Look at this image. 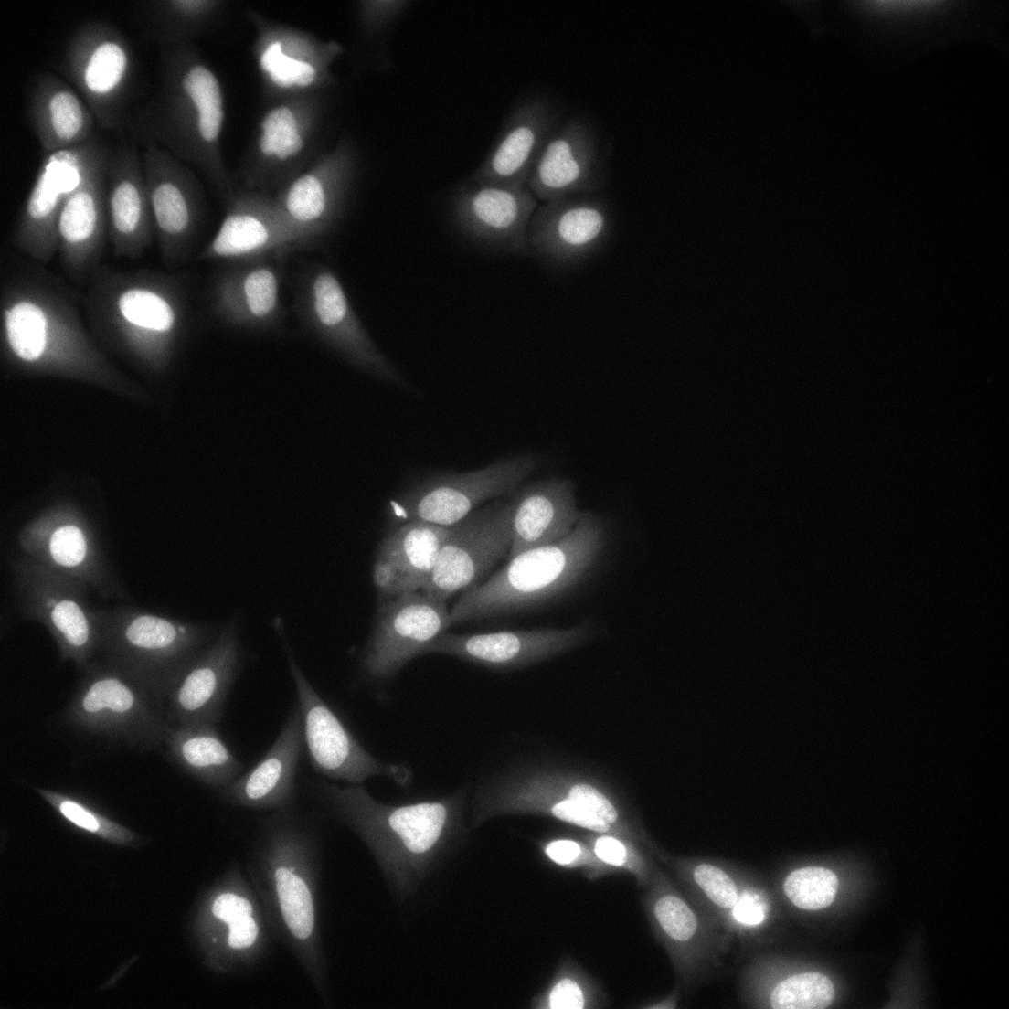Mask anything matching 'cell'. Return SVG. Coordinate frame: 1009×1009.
<instances>
[{
	"label": "cell",
	"instance_id": "cell-1",
	"mask_svg": "<svg viewBox=\"0 0 1009 1009\" xmlns=\"http://www.w3.org/2000/svg\"><path fill=\"white\" fill-rule=\"evenodd\" d=\"M323 809L348 828L371 855L393 900L404 906L462 851L473 831L469 785L401 803L374 797L365 784L313 786Z\"/></svg>",
	"mask_w": 1009,
	"mask_h": 1009
},
{
	"label": "cell",
	"instance_id": "cell-2",
	"mask_svg": "<svg viewBox=\"0 0 1009 1009\" xmlns=\"http://www.w3.org/2000/svg\"><path fill=\"white\" fill-rule=\"evenodd\" d=\"M322 863L319 825L294 807L260 818L245 872L274 939L292 952L330 1008L329 965L319 920Z\"/></svg>",
	"mask_w": 1009,
	"mask_h": 1009
},
{
	"label": "cell",
	"instance_id": "cell-3",
	"mask_svg": "<svg viewBox=\"0 0 1009 1009\" xmlns=\"http://www.w3.org/2000/svg\"><path fill=\"white\" fill-rule=\"evenodd\" d=\"M157 92L133 115L134 131L202 172L225 203L239 190L222 153L225 96L193 44L162 48ZM131 124V125H132Z\"/></svg>",
	"mask_w": 1009,
	"mask_h": 1009
},
{
	"label": "cell",
	"instance_id": "cell-4",
	"mask_svg": "<svg viewBox=\"0 0 1009 1009\" xmlns=\"http://www.w3.org/2000/svg\"><path fill=\"white\" fill-rule=\"evenodd\" d=\"M605 541L603 520L582 513L564 539L510 558L483 583L464 591L450 609L451 626L524 610L565 593L593 568Z\"/></svg>",
	"mask_w": 1009,
	"mask_h": 1009
},
{
	"label": "cell",
	"instance_id": "cell-5",
	"mask_svg": "<svg viewBox=\"0 0 1009 1009\" xmlns=\"http://www.w3.org/2000/svg\"><path fill=\"white\" fill-rule=\"evenodd\" d=\"M185 289L172 273L101 266L86 285L81 303L96 324L126 339L136 351L163 358L186 318Z\"/></svg>",
	"mask_w": 1009,
	"mask_h": 1009
},
{
	"label": "cell",
	"instance_id": "cell-6",
	"mask_svg": "<svg viewBox=\"0 0 1009 1009\" xmlns=\"http://www.w3.org/2000/svg\"><path fill=\"white\" fill-rule=\"evenodd\" d=\"M69 728L110 746L138 752L164 745L171 723L165 707L134 679L93 673L62 712Z\"/></svg>",
	"mask_w": 1009,
	"mask_h": 1009
},
{
	"label": "cell",
	"instance_id": "cell-7",
	"mask_svg": "<svg viewBox=\"0 0 1009 1009\" xmlns=\"http://www.w3.org/2000/svg\"><path fill=\"white\" fill-rule=\"evenodd\" d=\"M199 933L207 965L217 974L251 972L274 939L261 903L240 864L233 863L206 897Z\"/></svg>",
	"mask_w": 1009,
	"mask_h": 1009
},
{
	"label": "cell",
	"instance_id": "cell-8",
	"mask_svg": "<svg viewBox=\"0 0 1009 1009\" xmlns=\"http://www.w3.org/2000/svg\"><path fill=\"white\" fill-rule=\"evenodd\" d=\"M283 648L303 717V738L315 772L334 781L359 785L384 778L409 791L413 770L408 763L391 762L371 753L322 698L297 663L280 625Z\"/></svg>",
	"mask_w": 1009,
	"mask_h": 1009
},
{
	"label": "cell",
	"instance_id": "cell-9",
	"mask_svg": "<svg viewBox=\"0 0 1009 1009\" xmlns=\"http://www.w3.org/2000/svg\"><path fill=\"white\" fill-rule=\"evenodd\" d=\"M324 112L322 94L270 101L239 167L243 188L271 194L312 162Z\"/></svg>",
	"mask_w": 1009,
	"mask_h": 1009
},
{
	"label": "cell",
	"instance_id": "cell-10",
	"mask_svg": "<svg viewBox=\"0 0 1009 1009\" xmlns=\"http://www.w3.org/2000/svg\"><path fill=\"white\" fill-rule=\"evenodd\" d=\"M293 308L302 325L353 366L386 381L399 375L356 314L338 275L310 262L296 275Z\"/></svg>",
	"mask_w": 1009,
	"mask_h": 1009
},
{
	"label": "cell",
	"instance_id": "cell-11",
	"mask_svg": "<svg viewBox=\"0 0 1009 1009\" xmlns=\"http://www.w3.org/2000/svg\"><path fill=\"white\" fill-rule=\"evenodd\" d=\"M247 16L254 28L252 57L269 102L322 94L335 84L332 67L344 53L342 44L271 19L253 8Z\"/></svg>",
	"mask_w": 1009,
	"mask_h": 1009
},
{
	"label": "cell",
	"instance_id": "cell-12",
	"mask_svg": "<svg viewBox=\"0 0 1009 1009\" xmlns=\"http://www.w3.org/2000/svg\"><path fill=\"white\" fill-rule=\"evenodd\" d=\"M451 627L446 601L421 590L380 600L376 622L360 658V671L381 704L386 690L414 658Z\"/></svg>",
	"mask_w": 1009,
	"mask_h": 1009
},
{
	"label": "cell",
	"instance_id": "cell-13",
	"mask_svg": "<svg viewBox=\"0 0 1009 1009\" xmlns=\"http://www.w3.org/2000/svg\"><path fill=\"white\" fill-rule=\"evenodd\" d=\"M534 468L535 460L523 455L473 471L432 475L389 502L388 521L393 527L410 521L455 525L483 503L510 495Z\"/></svg>",
	"mask_w": 1009,
	"mask_h": 1009
},
{
	"label": "cell",
	"instance_id": "cell-14",
	"mask_svg": "<svg viewBox=\"0 0 1009 1009\" xmlns=\"http://www.w3.org/2000/svg\"><path fill=\"white\" fill-rule=\"evenodd\" d=\"M143 166L163 262L177 267L190 256L206 214V197L190 167L151 141H144Z\"/></svg>",
	"mask_w": 1009,
	"mask_h": 1009
},
{
	"label": "cell",
	"instance_id": "cell-15",
	"mask_svg": "<svg viewBox=\"0 0 1009 1009\" xmlns=\"http://www.w3.org/2000/svg\"><path fill=\"white\" fill-rule=\"evenodd\" d=\"M65 68L96 122L106 130L118 128L133 70V52L123 35L104 22L83 24L69 41Z\"/></svg>",
	"mask_w": 1009,
	"mask_h": 1009
},
{
	"label": "cell",
	"instance_id": "cell-16",
	"mask_svg": "<svg viewBox=\"0 0 1009 1009\" xmlns=\"http://www.w3.org/2000/svg\"><path fill=\"white\" fill-rule=\"evenodd\" d=\"M613 225L610 205L595 194L544 201L529 222L526 255L554 270L574 269L604 246Z\"/></svg>",
	"mask_w": 1009,
	"mask_h": 1009
},
{
	"label": "cell",
	"instance_id": "cell-17",
	"mask_svg": "<svg viewBox=\"0 0 1009 1009\" xmlns=\"http://www.w3.org/2000/svg\"><path fill=\"white\" fill-rule=\"evenodd\" d=\"M512 504L494 501L450 526L428 580L420 589L446 601L475 587L506 554L512 541Z\"/></svg>",
	"mask_w": 1009,
	"mask_h": 1009
},
{
	"label": "cell",
	"instance_id": "cell-18",
	"mask_svg": "<svg viewBox=\"0 0 1009 1009\" xmlns=\"http://www.w3.org/2000/svg\"><path fill=\"white\" fill-rule=\"evenodd\" d=\"M101 141L44 155L35 182L10 231L9 247L47 266L58 254V224L61 210L80 185Z\"/></svg>",
	"mask_w": 1009,
	"mask_h": 1009
},
{
	"label": "cell",
	"instance_id": "cell-19",
	"mask_svg": "<svg viewBox=\"0 0 1009 1009\" xmlns=\"http://www.w3.org/2000/svg\"><path fill=\"white\" fill-rule=\"evenodd\" d=\"M356 170V146L350 138H343L273 195L286 218L311 245L339 225Z\"/></svg>",
	"mask_w": 1009,
	"mask_h": 1009
},
{
	"label": "cell",
	"instance_id": "cell-20",
	"mask_svg": "<svg viewBox=\"0 0 1009 1009\" xmlns=\"http://www.w3.org/2000/svg\"><path fill=\"white\" fill-rule=\"evenodd\" d=\"M527 186H504L468 180L450 203V216L462 238L494 253L527 254L526 233L538 206Z\"/></svg>",
	"mask_w": 1009,
	"mask_h": 1009
},
{
	"label": "cell",
	"instance_id": "cell-21",
	"mask_svg": "<svg viewBox=\"0 0 1009 1009\" xmlns=\"http://www.w3.org/2000/svg\"><path fill=\"white\" fill-rule=\"evenodd\" d=\"M242 664L239 627L232 619L170 688L164 703L170 723L218 725Z\"/></svg>",
	"mask_w": 1009,
	"mask_h": 1009
},
{
	"label": "cell",
	"instance_id": "cell-22",
	"mask_svg": "<svg viewBox=\"0 0 1009 1009\" xmlns=\"http://www.w3.org/2000/svg\"><path fill=\"white\" fill-rule=\"evenodd\" d=\"M110 153L100 142L58 218V255L62 270L70 281L82 287L101 267L108 237L106 167Z\"/></svg>",
	"mask_w": 1009,
	"mask_h": 1009
},
{
	"label": "cell",
	"instance_id": "cell-23",
	"mask_svg": "<svg viewBox=\"0 0 1009 1009\" xmlns=\"http://www.w3.org/2000/svg\"><path fill=\"white\" fill-rule=\"evenodd\" d=\"M311 245L284 216L274 196L239 189L226 202L224 218L198 260L234 261Z\"/></svg>",
	"mask_w": 1009,
	"mask_h": 1009
},
{
	"label": "cell",
	"instance_id": "cell-24",
	"mask_svg": "<svg viewBox=\"0 0 1009 1009\" xmlns=\"http://www.w3.org/2000/svg\"><path fill=\"white\" fill-rule=\"evenodd\" d=\"M289 251L228 262L210 287V308L223 323L270 330L284 316L281 297L283 261Z\"/></svg>",
	"mask_w": 1009,
	"mask_h": 1009
},
{
	"label": "cell",
	"instance_id": "cell-25",
	"mask_svg": "<svg viewBox=\"0 0 1009 1009\" xmlns=\"http://www.w3.org/2000/svg\"><path fill=\"white\" fill-rule=\"evenodd\" d=\"M607 171L594 127L572 117L555 129L527 181L542 202L578 194H596L606 184Z\"/></svg>",
	"mask_w": 1009,
	"mask_h": 1009
},
{
	"label": "cell",
	"instance_id": "cell-26",
	"mask_svg": "<svg viewBox=\"0 0 1009 1009\" xmlns=\"http://www.w3.org/2000/svg\"><path fill=\"white\" fill-rule=\"evenodd\" d=\"M558 111L545 96L528 97L508 114L502 133L469 180L504 186H527L550 135L558 127Z\"/></svg>",
	"mask_w": 1009,
	"mask_h": 1009
},
{
	"label": "cell",
	"instance_id": "cell-27",
	"mask_svg": "<svg viewBox=\"0 0 1009 1009\" xmlns=\"http://www.w3.org/2000/svg\"><path fill=\"white\" fill-rule=\"evenodd\" d=\"M108 238L115 257L135 259L151 245L154 225L143 161L131 146L110 153L106 167Z\"/></svg>",
	"mask_w": 1009,
	"mask_h": 1009
},
{
	"label": "cell",
	"instance_id": "cell-28",
	"mask_svg": "<svg viewBox=\"0 0 1009 1009\" xmlns=\"http://www.w3.org/2000/svg\"><path fill=\"white\" fill-rule=\"evenodd\" d=\"M304 745L303 717L296 704L268 751L248 771L219 791L227 803L252 810L295 807L296 776Z\"/></svg>",
	"mask_w": 1009,
	"mask_h": 1009
},
{
	"label": "cell",
	"instance_id": "cell-29",
	"mask_svg": "<svg viewBox=\"0 0 1009 1009\" xmlns=\"http://www.w3.org/2000/svg\"><path fill=\"white\" fill-rule=\"evenodd\" d=\"M450 526L410 521L393 527L383 538L373 567L380 600L422 589Z\"/></svg>",
	"mask_w": 1009,
	"mask_h": 1009
},
{
	"label": "cell",
	"instance_id": "cell-30",
	"mask_svg": "<svg viewBox=\"0 0 1009 1009\" xmlns=\"http://www.w3.org/2000/svg\"><path fill=\"white\" fill-rule=\"evenodd\" d=\"M512 541L509 558L528 549L556 544L581 517L574 487L564 479H549L517 488L510 494Z\"/></svg>",
	"mask_w": 1009,
	"mask_h": 1009
},
{
	"label": "cell",
	"instance_id": "cell-31",
	"mask_svg": "<svg viewBox=\"0 0 1009 1009\" xmlns=\"http://www.w3.org/2000/svg\"><path fill=\"white\" fill-rule=\"evenodd\" d=\"M28 116L44 155L84 144L95 136V118L69 85L50 73L37 77Z\"/></svg>",
	"mask_w": 1009,
	"mask_h": 1009
},
{
	"label": "cell",
	"instance_id": "cell-32",
	"mask_svg": "<svg viewBox=\"0 0 1009 1009\" xmlns=\"http://www.w3.org/2000/svg\"><path fill=\"white\" fill-rule=\"evenodd\" d=\"M585 623L567 630L499 631L458 634L443 632L426 649L473 664L505 666L521 663L542 650L575 641L584 634Z\"/></svg>",
	"mask_w": 1009,
	"mask_h": 1009
},
{
	"label": "cell",
	"instance_id": "cell-33",
	"mask_svg": "<svg viewBox=\"0 0 1009 1009\" xmlns=\"http://www.w3.org/2000/svg\"><path fill=\"white\" fill-rule=\"evenodd\" d=\"M164 746L171 762L218 791L234 781L244 769L220 736L218 725L172 724Z\"/></svg>",
	"mask_w": 1009,
	"mask_h": 1009
},
{
	"label": "cell",
	"instance_id": "cell-34",
	"mask_svg": "<svg viewBox=\"0 0 1009 1009\" xmlns=\"http://www.w3.org/2000/svg\"><path fill=\"white\" fill-rule=\"evenodd\" d=\"M226 11L222 0L151 1L142 7L147 37L163 48L190 45L221 23Z\"/></svg>",
	"mask_w": 1009,
	"mask_h": 1009
},
{
	"label": "cell",
	"instance_id": "cell-35",
	"mask_svg": "<svg viewBox=\"0 0 1009 1009\" xmlns=\"http://www.w3.org/2000/svg\"><path fill=\"white\" fill-rule=\"evenodd\" d=\"M610 1005L600 982L567 954L556 964L548 982L530 999L531 1009H597Z\"/></svg>",
	"mask_w": 1009,
	"mask_h": 1009
},
{
	"label": "cell",
	"instance_id": "cell-36",
	"mask_svg": "<svg viewBox=\"0 0 1009 1009\" xmlns=\"http://www.w3.org/2000/svg\"><path fill=\"white\" fill-rule=\"evenodd\" d=\"M643 897L653 926L673 950L687 944L698 929L697 918L688 903L669 886L662 874Z\"/></svg>",
	"mask_w": 1009,
	"mask_h": 1009
},
{
	"label": "cell",
	"instance_id": "cell-37",
	"mask_svg": "<svg viewBox=\"0 0 1009 1009\" xmlns=\"http://www.w3.org/2000/svg\"><path fill=\"white\" fill-rule=\"evenodd\" d=\"M834 993L828 976L808 972L779 982L770 993V1003L775 1009H823L832 1004Z\"/></svg>",
	"mask_w": 1009,
	"mask_h": 1009
},
{
	"label": "cell",
	"instance_id": "cell-38",
	"mask_svg": "<svg viewBox=\"0 0 1009 1009\" xmlns=\"http://www.w3.org/2000/svg\"><path fill=\"white\" fill-rule=\"evenodd\" d=\"M836 875L822 866H805L791 871L785 878L783 891L787 898L804 910L829 907L836 896Z\"/></svg>",
	"mask_w": 1009,
	"mask_h": 1009
},
{
	"label": "cell",
	"instance_id": "cell-39",
	"mask_svg": "<svg viewBox=\"0 0 1009 1009\" xmlns=\"http://www.w3.org/2000/svg\"><path fill=\"white\" fill-rule=\"evenodd\" d=\"M542 859L549 866L579 872L589 881L617 875L618 872L601 862L590 846L570 838H554L538 844Z\"/></svg>",
	"mask_w": 1009,
	"mask_h": 1009
},
{
	"label": "cell",
	"instance_id": "cell-40",
	"mask_svg": "<svg viewBox=\"0 0 1009 1009\" xmlns=\"http://www.w3.org/2000/svg\"><path fill=\"white\" fill-rule=\"evenodd\" d=\"M37 792L65 819L80 829L117 843H128L134 838L128 829L67 793L47 788H37Z\"/></svg>",
	"mask_w": 1009,
	"mask_h": 1009
},
{
	"label": "cell",
	"instance_id": "cell-41",
	"mask_svg": "<svg viewBox=\"0 0 1009 1009\" xmlns=\"http://www.w3.org/2000/svg\"><path fill=\"white\" fill-rule=\"evenodd\" d=\"M587 839L595 855L618 874H629L636 885L643 887L650 879V865L643 853L631 843L609 833L594 832Z\"/></svg>",
	"mask_w": 1009,
	"mask_h": 1009
},
{
	"label": "cell",
	"instance_id": "cell-42",
	"mask_svg": "<svg viewBox=\"0 0 1009 1009\" xmlns=\"http://www.w3.org/2000/svg\"><path fill=\"white\" fill-rule=\"evenodd\" d=\"M51 619L63 637L67 650L79 661L85 658L90 646V629L87 619L79 605L63 600L54 605Z\"/></svg>",
	"mask_w": 1009,
	"mask_h": 1009
},
{
	"label": "cell",
	"instance_id": "cell-43",
	"mask_svg": "<svg viewBox=\"0 0 1009 1009\" xmlns=\"http://www.w3.org/2000/svg\"><path fill=\"white\" fill-rule=\"evenodd\" d=\"M408 0H361L356 3V21L367 37L382 34L407 10Z\"/></svg>",
	"mask_w": 1009,
	"mask_h": 1009
},
{
	"label": "cell",
	"instance_id": "cell-44",
	"mask_svg": "<svg viewBox=\"0 0 1009 1009\" xmlns=\"http://www.w3.org/2000/svg\"><path fill=\"white\" fill-rule=\"evenodd\" d=\"M692 878L705 895L722 908H733L739 895L732 878L721 868L699 864L693 868Z\"/></svg>",
	"mask_w": 1009,
	"mask_h": 1009
},
{
	"label": "cell",
	"instance_id": "cell-45",
	"mask_svg": "<svg viewBox=\"0 0 1009 1009\" xmlns=\"http://www.w3.org/2000/svg\"><path fill=\"white\" fill-rule=\"evenodd\" d=\"M49 551L54 561L63 567H75L82 562L87 544L82 531L75 526H63L51 536Z\"/></svg>",
	"mask_w": 1009,
	"mask_h": 1009
},
{
	"label": "cell",
	"instance_id": "cell-46",
	"mask_svg": "<svg viewBox=\"0 0 1009 1009\" xmlns=\"http://www.w3.org/2000/svg\"><path fill=\"white\" fill-rule=\"evenodd\" d=\"M548 812L560 821L590 832L610 833L616 830L599 815L568 797L548 806Z\"/></svg>",
	"mask_w": 1009,
	"mask_h": 1009
},
{
	"label": "cell",
	"instance_id": "cell-47",
	"mask_svg": "<svg viewBox=\"0 0 1009 1009\" xmlns=\"http://www.w3.org/2000/svg\"><path fill=\"white\" fill-rule=\"evenodd\" d=\"M568 798L590 810L616 830L621 824L618 808L603 793L587 784H577L570 788ZM621 830V828L619 827Z\"/></svg>",
	"mask_w": 1009,
	"mask_h": 1009
},
{
	"label": "cell",
	"instance_id": "cell-48",
	"mask_svg": "<svg viewBox=\"0 0 1009 1009\" xmlns=\"http://www.w3.org/2000/svg\"><path fill=\"white\" fill-rule=\"evenodd\" d=\"M735 919L748 925H756L764 919L762 904L753 896L744 894L732 908Z\"/></svg>",
	"mask_w": 1009,
	"mask_h": 1009
}]
</instances>
